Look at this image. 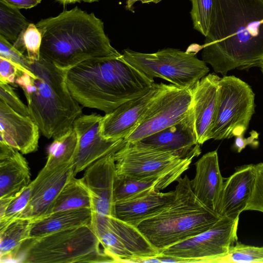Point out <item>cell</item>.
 I'll return each instance as SVG.
<instances>
[{"mask_svg": "<svg viewBox=\"0 0 263 263\" xmlns=\"http://www.w3.org/2000/svg\"><path fill=\"white\" fill-rule=\"evenodd\" d=\"M202 61L214 71L263 68V0H214Z\"/></svg>", "mask_w": 263, "mask_h": 263, "instance_id": "1", "label": "cell"}, {"mask_svg": "<svg viewBox=\"0 0 263 263\" xmlns=\"http://www.w3.org/2000/svg\"><path fill=\"white\" fill-rule=\"evenodd\" d=\"M42 35L40 58L69 70L87 60L122 55L110 44L103 21L76 6L36 24Z\"/></svg>", "mask_w": 263, "mask_h": 263, "instance_id": "2", "label": "cell"}, {"mask_svg": "<svg viewBox=\"0 0 263 263\" xmlns=\"http://www.w3.org/2000/svg\"><path fill=\"white\" fill-rule=\"evenodd\" d=\"M72 97L85 107L108 114L121 104L147 93L154 81L119 58L92 59L67 70Z\"/></svg>", "mask_w": 263, "mask_h": 263, "instance_id": "3", "label": "cell"}, {"mask_svg": "<svg viewBox=\"0 0 263 263\" xmlns=\"http://www.w3.org/2000/svg\"><path fill=\"white\" fill-rule=\"evenodd\" d=\"M67 71L40 58L31 62L30 69L15 80L25 96L30 117L48 139L72 128L74 120L82 114L68 89Z\"/></svg>", "mask_w": 263, "mask_h": 263, "instance_id": "4", "label": "cell"}, {"mask_svg": "<svg viewBox=\"0 0 263 263\" xmlns=\"http://www.w3.org/2000/svg\"><path fill=\"white\" fill-rule=\"evenodd\" d=\"M173 201L136 228L159 253L164 249L212 228L220 218L194 194L187 175L179 177Z\"/></svg>", "mask_w": 263, "mask_h": 263, "instance_id": "5", "label": "cell"}, {"mask_svg": "<svg viewBox=\"0 0 263 263\" xmlns=\"http://www.w3.org/2000/svg\"><path fill=\"white\" fill-rule=\"evenodd\" d=\"M15 261L25 263L115 262L100 248L90 223L29 239Z\"/></svg>", "mask_w": 263, "mask_h": 263, "instance_id": "6", "label": "cell"}, {"mask_svg": "<svg viewBox=\"0 0 263 263\" xmlns=\"http://www.w3.org/2000/svg\"><path fill=\"white\" fill-rule=\"evenodd\" d=\"M125 142L114 154L116 174L139 180H160L167 186L181 177L195 157Z\"/></svg>", "mask_w": 263, "mask_h": 263, "instance_id": "7", "label": "cell"}, {"mask_svg": "<svg viewBox=\"0 0 263 263\" xmlns=\"http://www.w3.org/2000/svg\"><path fill=\"white\" fill-rule=\"evenodd\" d=\"M195 51L167 48L146 53L125 49L124 60L150 79L160 78L177 86L188 88L209 72L206 63L197 57Z\"/></svg>", "mask_w": 263, "mask_h": 263, "instance_id": "8", "label": "cell"}, {"mask_svg": "<svg viewBox=\"0 0 263 263\" xmlns=\"http://www.w3.org/2000/svg\"><path fill=\"white\" fill-rule=\"evenodd\" d=\"M254 99L251 87L245 82L234 76L220 78L210 139L243 136L255 112Z\"/></svg>", "mask_w": 263, "mask_h": 263, "instance_id": "9", "label": "cell"}, {"mask_svg": "<svg viewBox=\"0 0 263 263\" xmlns=\"http://www.w3.org/2000/svg\"><path fill=\"white\" fill-rule=\"evenodd\" d=\"M239 217H221L207 231L164 249L158 256L176 257L179 262L218 263L237 241Z\"/></svg>", "mask_w": 263, "mask_h": 263, "instance_id": "10", "label": "cell"}, {"mask_svg": "<svg viewBox=\"0 0 263 263\" xmlns=\"http://www.w3.org/2000/svg\"><path fill=\"white\" fill-rule=\"evenodd\" d=\"M90 226L104 252L116 262H135L159 254L136 227L116 217L92 212Z\"/></svg>", "mask_w": 263, "mask_h": 263, "instance_id": "11", "label": "cell"}, {"mask_svg": "<svg viewBox=\"0 0 263 263\" xmlns=\"http://www.w3.org/2000/svg\"><path fill=\"white\" fill-rule=\"evenodd\" d=\"M193 106V87L162 86L149 104L138 127L125 142H136L184 119Z\"/></svg>", "mask_w": 263, "mask_h": 263, "instance_id": "12", "label": "cell"}, {"mask_svg": "<svg viewBox=\"0 0 263 263\" xmlns=\"http://www.w3.org/2000/svg\"><path fill=\"white\" fill-rule=\"evenodd\" d=\"M103 116L93 113L81 114L76 118L73 129L77 134L78 144L73 160L74 175L93 162L121 147L124 139H107L100 134Z\"/></svg>", "mask_w": 263, "mask_h": 263, "instance_id": "13", "label": "cell"}, {"mask_svg": "<svg viewBox=\"0 0 263 263\" xmlns=\"http://www.w3.org/2000/svg\"><path fill=\"white\" fill-rule=\"evenodd\" d=\"M116 152L107 154L89 165L85 169L82 178L91 195L92 212L100 215L116 217Z\"/></svg>", "mask_w": 263, "mask_h": 263, "instance_id": "14", "label": "cell"}, {"mask_svg": "<svg viewBox=\"0 0 263 263\" xmlns=\"http://www.w3.org/2000/svg\"><path fill=\"white\" fill-rule=\"evenodd\" d=\"M73 176V162L53 170L43 168L30 182V199L19 218L34 219L40 217Z\"/></svg>", "mask_w": 263, "mask_h": 263, "instance_id": "15", "label": "cell"}, {"mask_svg": "<svg viewBox=\"0 0 263 263\" xmlns=\"http://www.w3.org/2000/svg\"><path fill=\"white\" fill-rule=\"evenodd\" d=\"M163 83H155L144 95L124 103L103 116L101 135L107 139H124L139 125L149 104Z\"/></svg>", "mask_w": 263, "mask_h": 263, "instance_id": "16", "label": "cell"}, {"mask_svg": "<svg viewBox=\"0 0 263 263\" xmlns=\"http://www.w3.org/2000/svg\"><path fill=\"white\" fill-rule=\"evenodd\" d=\"M40 128L30 116L22 115L0 100V140L23 154L37 150Z\"/></svg>", "mask_w": 263, "mask_h": 263, "instance_id": "17", "label": "cell"}, {"mask_svg": "<svg viewBox=\"0 0 263 263\" xmlns=\"http://www.w3.org/2000/svg\"><path fill=\"white\" fill-rule=\"evenodd\" d=\"M138 142L146 146L184 156L194 153L200 154L201 151L197 141L193 106L188 115L180 121Z\"/></svg>", "mask_w": 263, "mask_h": 263, "instance_id": "18", "label": "cell"}, {"mask_svg": "<svg viewBox=\"0 0 263 263\" xmlns=\"http://www.w3.org/2000/svg\"><path fill=\"white\" fill-rule=\"evenodd\" d=\"M255 177V164H250L236 167L234 173L224 179L217 209L220 216L239 217L252 194Z\"/></svg>", "mask_w": 263, "mask_h": 263, "instance_id": "19", "label": "cell"}, {"mask_svg": "<svg viewBox=\"0 0 263 263\" xmlns=\"http://www.w3.org/2000/svg\"><path fill=\"white\" fill-rule=\"evenodd\" d=\"M195 165L196 174L190 180L191 189L203 204L217 213L225 179L220 171L217 150L205 154Z\"/></svg>", "mask_w": 263, "mask_h": 263, "instance_id": "20", "label": "cell"}, {"mask_svg": "<svg viewBox=\"0 0 263 263\" xmlns=\"http://www.w3.org/2000/svg\"><path fill=\"white\" fill-rule=\"evenodd\" d=\"M220 78L206 75L193 86V108L197 141L200 145L210 140L215 115Z\"/></svg>", "mask_w": 263, "mask_h": 263, "instance_id": "21", "label": "cell"}, {"mask_svg": "<svg viewBox=\"0 0 263 263\" xmlns=\"http://www.w3.org/2000/svg\"><path fill=\"white\" fill-rule=\"evenodd\" d=\"M22 154L0 140V199L14 196L31 182L30 168Z\"/></svg>", "mask_w": 263, "mask_h": 263, "instance_id": "22", "label": "cell"}, {"mask_svg": "<svg viewBox=\"0 0 263 263\" xmlns=\"http://www.w3.org/2000/svg\"><path fill=\"white\" fill-rule=\"evenodd\" d=\"M175 191L163 193L155 190L139 197L115 203L116 217L136 227L141 221L167 206L173 201Z\"/></svg>", "mask_w": 263, "mask_h": 263, "instance_id": "23", "label": "cell"}, {"mask_svg": "<svg viewBox=\"0 0 263 263\" xmlns=\"http://www.w3.org/2000/svg\"><path fill=\"white\" fill-rule=\"evenodd\" d=\"M91 218V209L82 208L58 212L32 219L30 239L88 224Z\"/></svg>", "mask_w": 263, "mask_h": 263, "instance_id": "24", "label": "cell"}, {"mask_svg": "<svg viewBox=\"0 0 263 263\" xmlns=\"http://www.w3.org/2000/svg\"><path fill=\"white\" fill-rule=\"evenodd\" d=\"M91 195L82 178L78 179L73 176L44 213L38 218L60 211L82 208L91 209Z\"/></svg>", "mask_w": 263, "mask_h": 263, "instance_id": "25", "label": "cell"}, {"mask_svg": "<svg viewBox=\"0 0 263 263\" xmlns=\"http://www.w3.org/2000/svg\"><path fill=\"white\" fill-rule=\"evenodd\" d=\"M32 219L17 218L0 228L1 262L15 260L23 245L30 239Z\"/></svg>", "mask_w": 263, "mask_h": 263, "instance_id": "26", "label": "cell"}, {"mask_svg": "<svg viewBox=\"0 0 263 263\" xmlns=\"http://www.w3.org/2000/svg\"><path fill=\"white\" fill-rule=\"evenodd\" d=\"M53 139L48 147L44 166L47 170L73 162L77 148L78 137L73 128Z\"/></svg>", "mask_w": 263, "mask_h": 263, "instance_id": "27", "label": "cell"}, {"mask_svg": "<svg viewBox=\"0 0 263 263\" xmlns=\"http://www.w3.org/2000/svg\"><path fill=\"white\" fill-rule=\"evenodd\" d=\"M167 185L160 180H139L116 174L114 182L115 203L128 200L154 190H162Z\"/></svg>", "mask_w": 263, "mask_h": 263, "instance_id": "28", "label": "cell"}, {"mask_svg": "<svg viewBox=\"0 0 263 263\" xmlns=\"http://www.w3.org/2000/svg\"><path fill=\"white\" fill-rule=\"evenodd\" d=\"M30 24L20 9L0 0V36L13 44Z\"/></svg>", "mask_w": 263, "mask_h": 263, "instance_id": "29", "label": "cell"}, {"mask_svg": "<svg viewBox=\"0 0 263 263\" xmlns=\"http://www.w3.org/2000/svg\"><path fill=\"white\" fill-rule=\"evenodd\" d=\"M42 35L36 25L31 23L13 44L32 62L40 59Z\"/></svg>", "mask_w": 263, "mask_h": 263, "instance_id": "30", "label": "cell"}, {"mask_svg": "<svg viewBox=\"0 0 263 263\" xmlns=\"http://www.w3.org/2000/svg\"><path fill=\"white\" fill-rule=\"evenodd\" d=\"M263 262V247H255L236 242L218 263Z\"/></svg>", "mask_w": 263, "mask_h": 263, "instance_id": "31", "label": "cell"}, {"mask_svg": "<svg viewBox=\"0 0 263 263\" xmlns=\"http://www.w3.org/2000/svg\"><path fill=\"white\" fill-rule=\"evenodd\" d=\"M191 16L194 28L205 37L208 33L214 0H191Z\"/></svg>", "mask_w": 263, "mask_h": 263, "instance_id": "32", "label": "cell"}, {"mask_svg": "<svg viewBox=\"0 0 263 263\" xmlns=\"http://www.w3.org/2000/svg\"><path fill=\"white\" fill-rule=\"evenodd\" d=\"M31 194V187L29 184L12 197L4 213L0 216V228L5 227L14 219L19 218L27 206Z\"/></svg>", "mask_w": 263, "mask_h": 263, "instance_id": "33", "label": "cell"}, {"mask_svg": "<svg viewBox=\"0 0 263 263\" xmlns=\"http://www.w3.org/2000/svg\"><path fill=\"white\" fill-rule=\"evenodd\" d=\"M255 183L245 211H256L263 213V162L255 164Z\"/></svg>", "mask_w": 263, "mask_h": 263, "instance_id": "34", "label": "cell"}, {"mask_svg": "<svg viewBox=\"0 0 263 263\" xmlns=\"http://www.w3.org/2000/svg\"><path fill=\"white\" fill-rule=\"evenodd\" d=\"M0 57L11 61L24 71L30 69L31 62L28 58L2 36H0Z\"/></svg>", "mask_w": 263, "mask_h": 263, "instance_id": "35", "label": "cell"}, {"mask_svg": "<svg viewBox=\"0 0 263 263\" xmlns=\"http://www.w3.org/2000/svg\"><path fill=\"white\" fill-rule=\"evenodd\" d=\"M0 100L6 103L17 112L25 116H30L27 105L21 100L10 84L0 82Z\"/></svg>", "mask_w": 263, "mask_h": 263, "instance_id": "36", "label": "cell"}, {"mask_svg": "<svg viewBox=\"0 0 263 263\" xmlns=\"http://www.w3.org/2000/svg\"><path fill=\"white\" fill-rule=\"evenodd\" d=\"M24 72L11 61L0 57V82L16 86L17 77Z\"/></svg>", "mask_w": 263, "mask_h": 263, "instance_id": "37", "label": "cell"}, {"mask_svg": "<svg viewBox=\"0 0 263 263\" xmlns=\"http://www.w3.org/2000/svg\"><path fill=\"white\" fill-rule=\"evenodd\" d=\"M6 4L18 9H28L35 7L42 0H1Z\"/></svg>", "mask_w": 263, "mask_h": 263, "instance_id": "38", "label": "cell"}, {"mask_svg": "<svg viewBox=\"0 0 263 263\" xmlns=\"http://www.w3.org/2000/svg\"><path fill=\"white\" fill-rule=\"evenodd\" d=\"M257 137L258 134L255 132H254V133L247 139H244L243 136L236 137L234 147L237 152L240 153L248 144L253 146L257 145L258 142L255 140Z\"/></svg>", "mask_w": 263, "mask_h": 263, "instance_id": "39", "label": "cell"}, {"mask_svg": "<svg viewBox=\"0 0 263 263\" xmlns=\"http://www.w3.org/2000/svg\"><path fill=\"white\" fill-rule=\"evenodd\" d=\"M161 1L162 0H126L125 3V9L132 12H134V5L137 2H140L143 4L149 3L157 4Z\"/></svg>", "mask_w": 263, "mask_h": 263, "instance_id": "40", "label": "cell"}, {"mask_svg": "<svg viewBox=\"0 0 263 263\" xmlns=\"http://www.w3.org/2000/svg\"><path fill=\"white\" fill-rule=\"evenodd\" d=\"M60 4L65 5L68 4H72L75 3H80L82 0H56Z\"/></svg>", "mask_w": 263, "mask_h": 263, "instance_id": "41", "label": "cell"}, {"mask_svg": "<svg viewBox=\"0 0 263 263\" xmlns=\"http://www.w3.org/2000/svg\"><path fill=\"white\" fill-rule=\"evenodd\" d=\"M82 1H83L84 2L90 3H93V2H98L99 0H82Z\"/></svg>", "mask_w": 263, "mask_h": 263, "instance_id": "42", "label": "cell"}, {"mask_svg": "<svg viewBox=\"0 0 263 263\" xmlns=\"http://www.w3.org/2000/svg\"><path fill=\"white\" fill-rule=\"evenodd\" d=\"M262 72V73H263V68L261 69Z\"/></svg>", "mask_w": 263, "mask_h": 263, "instance_id": "43", "label": "cell"}]
</instances>
